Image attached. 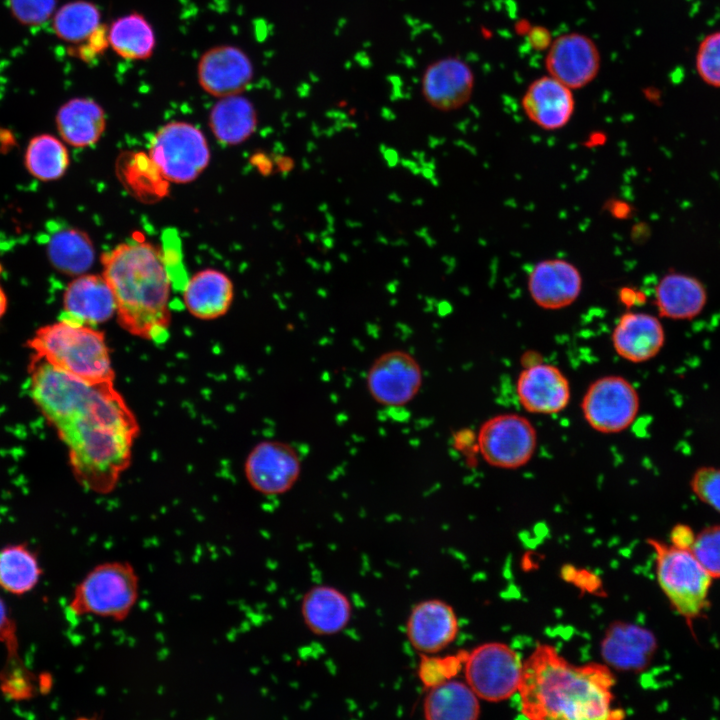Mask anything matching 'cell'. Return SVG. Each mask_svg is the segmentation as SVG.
I'll return each mask as SVG.
<instances>
[{
    "mask_svg": "<svg viewBox=\"0 0 720 720\" xmlns=\"http://www.w3.org/2000/svg\"><path fill=\"white\" fill-rule=\"evenodd\" d=\"M29 392L66 446L79 483L98 494L111 492L130 464L139 432L114 383H88L34 357Z\"/></svg>",
    "mask_w": 720,
    "mask_h": 720,
    "instance_id": "cell-1",
    "label": "cell"
},
{
    "mask_svg": "<svg viewBox=\"0 0 720 720\" xmlns=\"http://www.w3.org/2000/svg\"><path fill=\"white\" fill-rule=\"evenodd\" d=\"M614 678L606 666H575L548 645L538 646L523 664L518 693L529 719H611Z\"/></svg>",
    "mask_w": 720,
    "mask_h": 720,
    "instance_id": "cell-2",
    "label": "cell"
},
{
    "mask_svg": "<svg viewBox=\"0 0 720 720\" xmlns=\"http://www.w3.org/2000/svg\"><path fill=\"white\" fill-rule=\"evenodd\" d=\"M101 264L120 326L133 336L164 342L171 323V279L162 252L149 242L131 240L104 253Z\"/></svg>",
    "mask_w": 720,
    "mask_h": 720,
    "instance_id": "cell-3",
    "label": "cell"
},
{
    "mask_svg": "<svg viewBox=\"0 0 720 720\" xmlns=\"http://www.w3.org/2000/svg\"><path fill=\"white\" fill-rule=\"evenodd\" d=\"M28 347L34 357L92 384L114 383V370L104 334L68 319L39 327Z\"/></svg>",
    "mask_w": 720,
    "mask_h": 720,
    "instance_id": "cell-4",
    "label": "cell"
},
{
    "mask_svg": "<svg viewBox=\"0 0 720 720\" xmlns=\"http://www.w3.org/2000/svg\"><path fill=\"white\" fill-rule=\"evenodd\" d=\"M139 578L125 561H108L93 567L77 584L69 601L75 616L92 615L123 621L134 608Z\"/></svg>",
    "mask_w": 720,
    "mask_h": 720,
    "instance_id": "cell-5",
    "label": "cell"
},
{
    "mask_svg": "<svg viewBox=\"0 0 720 720\" xmlns=\"http://www.w3.org/2000/svg\"><path fill=\"white\" fill-rule=\"evenodd\" d=\"M656 554L658 582L672 606L685 618L697 617L705 608L711 576L690 549L649 540Z\"/></svg>",
    "mask_w": 720,
    "mask_h": 720,
    "instance_id": "cell-6",
    "label": "cell"
},
{
    "mask_svg": "<svg viewBox=\"0 0 720 720\" xmlns=\"http://www.w3.org/2000/svg\"><path fill=\"white\" fill-rule=\"evenodd\" d=\"M149 158L164 179L185 184L206 169L210 149L205 135L195 125L171 121L160 127L151 139Z\"/></svg>",
    "mask_w": 720,
    "mask_h": 720,
    "instance_id": "cell-7",
    "label": "cell"
},
{
    "mask_svg": "<svg viewBox=\"0 0 720 720\" xmlns=\"http://www.w3.org/2000/svg\"><path fill=\"white\" fill-rule=\"evenodd\" d=\"M523 664L508 645L489 642L467 652L463 669L467 684L478 698L499 702L518 692Z\"/></svg>",
    "mask_w": 720,
    "mask_h": 720,
    "instance_id": "cell-8",
    "label": "cell"
},
{
    "mask_svg": "<svg viewBox=\"0 0 720 720\" xmlns=\"http://www.w3.org/2000/svg\"><path fill=\"white\" fill-rule=\"evenodd\" d=\"M537 431L532 422L517 413L490 417L479 428L477 445L483 460L500 469L526 465L537 449Z\"/></svg>",
    "mask_w": 720,
    "mask_h": 720,
    "instance_id": "cell-9",
    "label": "cell"
},
{
    "mask_svg": "<svg viewBox=\"0 0 720 720\" xmlns=\"http://www.w3.org/2000/svg\"><path fill=\"white\" fill-rule=\"evenodd\" d=\"M640 409L639 394L634 385L619 375L594 380L581 400V411L595 431L616 434L629 428Z\"/></svg>",
    "mask_w": 720,
    "mask_h": 720,
    "instance_id": "cell-10",
    "label": "cell"
},
{
    "mask_svg": "<svg viewBox=\"0 0 720 720\" xmlns=\"http://www.w3.org/2000/svg\"><path fill=\"white\" fill-rule=\"evenodd\" d=\"M423 372L418 360L404 350H391L379 355L370 365L366 385L371 397L379 404L399 407L408 404L419 393Z\"/></svg>",
    "mask_w": 720,
    "mask_h": 720,
    "instance_id": "cell-11",
    "label": "cell"
},
{
    "mask_svg": "<svg viewBox=\"0 0 720 720\" xmlns=\"http://www.w3.org/2000/svg\"><path fill=\"white\" fill-rule=\"evenodd\" d=\"M244 473L249 485L263 495L288 492L301 474V460L295 448L282 441L266 440L249 452Z\"/></svg>",
    "mask_w": 720,
    "mask_h": 720,
    "instance_id": "cell-12",
    "label": "cell"
},
{
    "mask_svg": "<svg viewBox=\"0 0 720 720\" xmlns=\"http://www.w3.org/2000/svg\"><path fill=\"white\" fill-rule=\"evenodd\" d=\"M601 54L586 34L569 32L555 38L545 56L547 74L572 90L589 85L598 75Z\"/></svg>",
    "mask_w": 720,
    "mask_h": 720,
    "instance_id": "cell-13",
    "label": "cell"
},
{
    "mask_svg": "<svg viewBox=\"0 0 720 720\" xmlns=\"http://www.w3.org/2000/svg\"><path fill=\"white\" fill-rule=\"evenodd\" d=\"M474 86V72L468 63L456 56H445L425 67L420 88L432 108L451 112L470 101Z\"/></svg>",
    "mask_w": 720,
    "mask_h": 720,
    "instance_id": "cell-14",
    "label": "cell"
},
{
    "mask_svg": "<svg viewBox=\"0 0 720 720\" xmlns=\"http://www.w3.org/2000/svg\"><path fill=\"white\" fill-rule=\"evenodd\" d=\"M253 78L251 59L236 46L212 47L202 54L197 64L200 87L217 98L242 94Z\"/></svg>",
    "mask_w": 720,
    "mask_h": 720,
    "instance_id": "cell-15",
    "label": "cell"
},
{
    "mask_svg": "<svg viewBox=\"0 0 720 720\" xmlns=\"http://www.w3.org/2000/svg\"><path fill=\"white\" fill-rule=\"evenodd\" d=\"M459 623L453 607L441 599H425L409 612L405 633L420 654H437L457 637Z\"/></svg>",
    "mask_w": 720,
    "mask_h": 720,
    "instance_id": "cell-16",
    "label": "cell"
},
{
    "mask_svg": "<svg viewBox=\"0 0 720 720\" xmlns=\"http://www.w3.org/2000/svg\"><path fill=\"white\" fill-rule=\"evenodd\" d=\"M516 395L527 412L551 415L568 406L571 388L568 378L558 367L549 363H537L519 373Z\"/></svg>",
    "mask_w": 720,
    "mask_h": 720,
    "instance_id": "cell-17",
    "label": "cell"
},
{
    "mask_svg": "<svg viewBox=\"0 0 720 720\" xmlns=\"http://www.w3.org/2000/svg\"><path fill=\"white\" fill-rule=\"evenodd\" d=\"M580 270L562 258L544 259L531 269L527 288L534 303L545 310H559L573 304L581 294Z\"/></svg>",
    "mask_w": 720,
    "mask_h": 720,
    "instance_id": "cell-18",
    "label": "cell"
},
{
    "mask_svg": "<svg viewBox=\"0 0 720 720\" xmlns=\"http://www.w3.org/2000/svg\"><path fill=\"white\" fill-rule=\"evenodd\" d=\"M62 304L61 318L93 327L116 315L115 297L103 275L76 276L66 286Z\"/></svg>",
    "mask_w": 720,
    "mask_h": 720,
    "instance_id": "cell-19",
    "label": "cell"
},
{
    "mask_svg": "<svg viewBox=\"0 0 720 720\" xmlns=\"http://www.w3.org/2000/svg\"><path fill=\"white\" fill-rule=\"evenodd\" d=\"M521 106L533 124L546 131H555L571 120L575 99L572 89L547 74L528 85Z\"/></svg>",
    "mask_w": 720,
    "mask_h": 720,
    "instance_id": "cell-20",
    "label": "cell"
},
{
    "mask_svg": "<svg viewBox=\"0 0 720 720\" xmlns=\"http://www.w3.org/2000/svg\"><path fill=\"white\" fill-rule=\"evenodd\" d=\"M611 341L621 358L632 363H643L661 351L665 344V330L656 316L628 311L617 320Z\"/></svg>",
    "mask_w": 720,
    "mask_h": 720,
    "instance_id": "cell-21",
    "label": "cell"
},
{
    "mask_svg": "<svg viewBox=\"0 0 720 720\" xmlns=\"http://www.w3.org/2000/svg\"><path fill=\"white\" fill-rule=\"evenodd\" d=\"M352 610L345 593L325 584L308 589L300 604L305 626L317 636H332L343 631L350 623Z\"/></svg>",
    "mask_w": 720,
    "mask_h": 720,
    "instance_id": "cell-22",
    "label": "cell"
},
{
    "mask_svg": "<svg viewBox=\"0 0 720 720\" xmlns=\"http://www.w3.org/2000/svg\"><path fill=\"white\" fill-rule=\"evenodd\" d=\"M655 306L658 314L671 320H691L704 310L708 292L697 277L671 270L655 286Z\"/></svg>",
    "mask_w": 720,
    "mask_h": 720,
    "instance_id": "cell-23",
    "label": "cell"
},
{
    "mask_svg": "<svg viewBox=\"0 0 720 720\" xmlns=\"http://www.w3.org/2000/svg\"><path fill=\"white\" fill-rule=\"evenodd\" d=\"M656 643L647 630L629 623L612 624L602 642L603 660L618 670H640L646 666Z\"/></svg>",
    "mask_w": 720,
    "mask_h": 720,
    "instance_id": "cell-24",
    "label": "cell"
},
{
    "mask_svg": "<svg viewBox=\"0 0 720 720\" xmlns=\"http://www.w3.org/2000/svg\"><path fill=\"white\" fill-rule=\"evenodd\" d=\"M55 124L60 138L75 148L96 144L106 128L104 109L91 98L74 97L57 110Z\"/></svg>",
    "mask_w": 720,
    "mask_h": 720,
    "instance_id": "cell-25",
    "label": "cell"
},
{
    "mask_svg": "<svg viewBox=\"0 0 720 720\" xmlns=\"http://www.w3.org/2000/svg\"><path fill=\"white\" fill-rule=\"evenodd\" d=\"M234 297L231 279L216 269H204L195 273L185 284L183 301L195 318L212 320L223 316Z\"/></svg>",
    "mask_w": 720,
    "mask_h": 720,
    "instance_id": "cell-26",
    "label": "cell"
},
{
    "mask_svg": "<svg viewBox=\"0 0 720 720\" xmlns=\"http://www.w3.org/2000/svg\"><path fill=\"white\" fill-rule=\"evenodd\" d=\"M257 112L253 103L241 94L219 98L211 108L208 124L214 137L223 145H238L257 129Z\"/></svg>",
    "mask_w": 720,
    "mask_h": 720,
    "instance_id": "cell-27",
    "label": "cell"
},
{
    "mask_svg": "<svg viewBox=\"0 0 720 720\" xmlns=\"http://www.w3.org/2000/svg\"><path fill=\"white\" fill-rule=\"evenodd\" d=\"M478 696L455 678L427 689L423 715L427 720H475L480 713Z\"/></svg>",
    "mask_w": 720,
    "mask_h": 720,
    "instance_id": "cell-28",
    "label": "cell"
},
{
    "mask_svg": "<svg viewBox=\"0 0 720 720\" xmlns=\"http://www.w3.org/2000/svg\"><path fill=\"white\" fill-rule=\"evenodd\" d=\"M52 267L68 276H79L92 267L95 249L89 235L74 227H65L52 233L46 245Z\"/></svg>",
    "mask_w": 720,
    "mask_h": 720,
    "instance_id": "cell-29",
    "label": "cell"
},
{
    "mask_svg": "<svg viewBox=\"0 0 720 720\" xmlns=\"http://www.w3.org/2000/svg\"><path fill=\"white\" fill-rule=\"evenodd\" d=\"M42 575L36 552L26 543H15L0 549V588L13 595L32 591Z\"/></svg>",
    "mask_w": 720,
    "mask_h": 720,
    "instance_id": "cell-30",
    "label": "cell"
},
{
    "mask_svg": "<svg viewBox=\"0 0 720 720\" xmlns=\"http://www.w3.org/2000/svg\"><path fill=\"white\" fill-rule=\"evenodd\" d=\"M108 41L112 50L127 60H146L153 54L156 44L154 30L147 19L137 13L117 18L108 28Z\"/></svg>",
    "mask_w": 720,
    "mask_h": 720,
    "instance_id": "cell-31",
    "label": "cell"
},
{
    "mask_svg": "<svg viewBox=\"0 0 720 720\" xmlns=\"http://www.w3.org/2000/svg\"><path fill=\"white\" fill-rule=\"evenodd\" d=\"M70 163L69 153L62 139L52 134L33 136L25 149L24 165L34 178L49 182L60 179Z\"/></svg>",
    "mask_w": 720,
    "mask_h": 720,
    "instance_id": "cell-32",
    "label": "cell"
},
{
    "mask_svg": "<svg viewBox=\"0 0 720 720\" xmlns=\"http://www.w3.org/2000/svg\"><path fill=\"white\" fill-rule=\"evenodd\" d=\"M51 22L58 39L79 45L101 25V13L93 2L74 0L57 8Z\"/></svg>",
    "mask_w": 720,
    "mask_h": 720,
    "instance_id": "cell-33",
    "label": "cell"
},
{
    "mask_svg": "<svg viewBox=\"0 0 720 720\" xmlns=\"http://www.w3.org/2000/svg\"><path fill=\"white\" fill-rule=\"evenodd\" d=\"M467 652L455 655L437 656L436 654H420L417 666V677L421 684L429 689L449 679L455 678L461 670Z\"/></svg>",
    "mask_w": 720,
    "mask_h": 720,
    "instance_id": "cell-34",
    "label": "cell"
},
{
    "mask_svg": "<svg viewBox=\"0 0 720 720\" xmlns=\"http://www.w3.org/2000/svg\"><path fill=\"white\" fill-rule=\"evenodd\" d=\"M695 71L707 86L720 89V29L707 33L695 52Z\"/></svg>",
    "mask_w": 720,
    "mask_h": 720,
    "instance_id": "cell-35",
    "label": "cell"
},
{
    "mask_svg": "<svg viewBox=\"0 0 720 720\" xmlns=\"http://www.w3.org/2000/svg\"><path fill=\"white\" fill-rule=\"evenodd\" d=\"M691 552L712 578L720 577V526H712L694 536Z\"/></svg>",
    "mask_w": 720,
    "mask_h": 720,
    "instance_id": "cell-36",
    "label": "cell"
},
{
    "mask_svg": "<svg viewBox=\"0 0 720 720\" xmlns=\"http://www.w3.org/2000/svg\"><path fill=\"white\" fill-rule=\"evenodd\" d=\"M7 8L20 25L37 27L52 19L57 0H7Z\"/></svg>",
    "mask_w": 720,
    "mask_h": 720,
    "instance_id": "cell-37",
    "label": "cell"
},
{
    "mask_svg": "<svg viewBox=\"0 0 720 720\" xmlns=\"http://www.w3.org/2000/svg\"><path fill=\"white\" fill-rule=\"evenodd\" d=\"M695 495L720 512V469L711 466L698 468L690 481Z\"/></svg>",
    "mask_w": 720,
    "mask_h": 720,
    "instance_id": "cell-38",
    "label": "cell"
},
{
    "mask_svg": "<svg viewBox=\"0 0 720 720\" xmlns=\"http://www.w3.org/2000/svg\"><path fill=\"white\" fill-rule=\"evenodd\" d=\"M79 45L77 56L85 61L92 60L109 45L108 28L101 24L85 42Z\"/></svg>",
    "mask_w": 720,
    "mask_h": 720,
    "instance_id": "cell-39",
    "label": "cell"
},
{
    "mask_svg": "<svg viewBox=\"0 0 720 720\" xmlns=\"http://www.w3.org/2000/svg\"><path fill=\"white\" fill-rule=\"evenodd\" d=\"M0 642L4 643L10 654L17 652L16 625L9 615V610L0 596Z\"/></svg>",
    "mask_w": 720,
    "mask_h": 720,
    "instance_id": "cell-40",
    "label": "cell"
},
{
    "mask_svg": "<svg viewBox=\"0 0 720 720\" xmlns=\"http://www.w3.org/2000/svg\"><path fill=\"white\" fill-rule=\"evenodd\" d=\"M671 540L673 545L690 549L694 540V534L687 526L679 525L672 530Z\"/></svg>",
    "mask_w": 720,
    "mask_h": 720,
    "instance_id": "cell-41",
    "label": "cell"
},
{
    "mask_svg": "<svg viewBox=\"0 0 720 720\" xmlns=\"http://www.w3.org/2000/svg\"><path fill=\"white\" fill-rule=\"evenodd\" d=\"M641 297V293L632 288L623 287L619 292V298L624 304H633Z\"/></svg>",
    "mask_w": 720,
    "mask_h": 720,
    "instance_id": "cell-42",
    "label": "cell"
},
{
    "mask_svg": "<svg viewBox=\"0 0 720 720\" xmlns=\"http://www.w3.org/2000/svg\"><path fill=\"white\" fill-rule=\"evenodd\" d=\"M7 306H8L7 296H6V293L3 290L2 286L0 285V319L6 313Z\"/></svg>",
    "mask_w": 720,
    "mask_h": 720,
    "instance_id": "cell-43",
    "label": "cell"
}]
</instances>
